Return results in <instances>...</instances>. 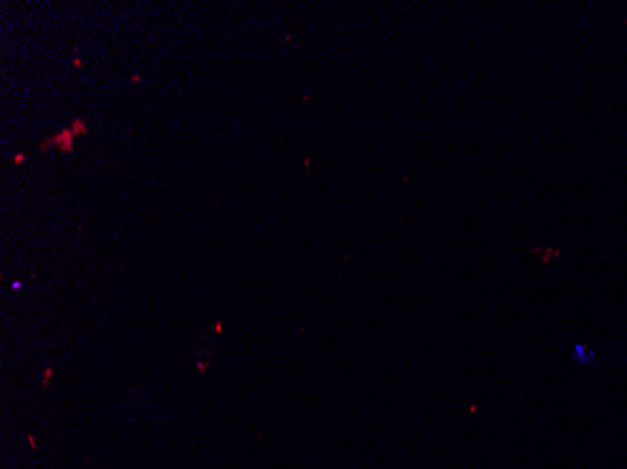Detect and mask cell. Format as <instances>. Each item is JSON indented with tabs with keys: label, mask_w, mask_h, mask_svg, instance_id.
<instances>
[{
	"label": "cell",
	"mask_w": 627,
	"mask_h": 469,
	"mask_svg": "<svg viewBox=\"0 0 627 469\" xmlns=\"http://www.w3.org/2000/svg\"><path fill=\"white\" fill-rule=\"evenodd\" d=\"M72 64H73V68H77V70H81V68H83V60H81V58H73Z\"/></svg>",
	"instance_id": "obj_5"
},
{
	"label": "cell",
	"mask_w": 627,
	"mask_h": 469,
	"mask_svg": "<svg viewBox=\"0 0 627 469\" xmlns=\"http://www.w3.org/2000/svg\"><path fill=\"white\" fill-rule=\"evenodd\" d=\"M130 79H132V83H139V81H141V75H139V73H132Z\"/></svg>",
	"instance_id": "obj_6"
},
{
	"label": "cell",
	"mask_w": 627,
	"mask_h": 469,
	"mask_svg": "<svg viewBox=\"0 0 627 469\" xmlns=\"http://www.w3.org/2000/svg\"><path fill=\"white\" fill-rule=\"evenodd\" d=\"M571 357L578 366H586V368H592V366L599 364V359H597V351L588 347L584 342H576L571 347Z\"/></svg>",
	"instance_id": "obj_2"
},
{
	"label": "cell",
	"mask_w": 627,
	"mask_h": 469,
	"mask_svg": "<svg viewBox=\"0 0 627 469\" xmlns=\"http://www.w3.org/2000/svg\"><path fill=\"white\" fill-rule=\"evenodd\" d=\"M73 139H75V134L72 132V128H64L62 132H58L57 136H51L47 137L45 141L40 143L38 146V150L40 152H47L49 150V146H57L60 152H72L73 150Z\"/></svg>",
	"instance_id": "obj_1"
},
{
	"label": "cell",
	"mask_w": 627,
	"mask_h": 469,
	"mask_svg": "<svg viewBox=\"0 0 627 469\" xmlns=\"http://www.w3.org/2000/svg\"><path fill=\"white\" fill-rule=\"evenodd\" d=\"M23 162H27V154H25V152H17V154L13 156V164H15V166H21Z\"/></svg>",
	"instance_id": "obj_4"
},
{
	"label": "cell",
	"mask_w": 627,
	"mask_h": 469,
	"mask_svg": "<svg viewBox=\"0 0 627 469\" xmlns=\"http://www.w3.org/2000/svg\"><path fill=\"white\" fill-rule=\"evenodd\" d=\"M70 128H72V132L75 136H86L88 134V126H86L83 118H73Z\"/></svg>",
	"instance_id": "obj_3"
}]
</instances>
